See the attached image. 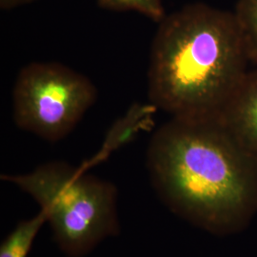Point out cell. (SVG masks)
<instances>
[{
    "label": "cell",
    "mask_w": 257,
    "mask_h": 257,
    "mask_svg": "<svg viewBox=\"0 0 257 257\" xmlns=\"http://www.w3.org/2000/svg\"><path fill=\"white\" fill-rule=\"evenodd\" d=\"M156 110L157 109L152 103L133 104L127 112L111 125L99 152L92 160L81 166L83 169L88 170L89 167L103 161L113 152L133 142L141 132L153 126V115Z\"/></svg>",
    "instance_id": "8992f818"
},
{
    "label": "cell",
    "mask_w": 257,
    "mask_h": 257,
    "mask_svg": "<svg viewBox=\"0 0 257 257\" xmlns=\"http://www.w3.org/2000/svg\"><path fill=\"white\" fill-rule=\"evenodd\" d=\"M47 222L40 211L36 216L19 222L0 246V257H27L38 231Z\"/></svg>",
    "instance_id": "52a82bcc"
},
{
    "label": "cell",
    "mask_w": 257,
    "mask_h": 257,
    "mask_svg": "<svg viewBox=\"0 0 257 257\" xmlns=\"http://www.w3.org/2000/svg\"><path fill=\"white\" fill-rule=\"evenodd\" d=\"M1 179L39 205L55 243L68 257L85 256L103 240L119 234L116 187L82 167L52 161Z\"/></svg>",
    "instance_id": "3957f363"
},
{
    "label": "cell",
    "mask_w": 257,
    "mask_h": 257,
    "mask_svg": "<svg viewBox=\"0 0 257 257\" xmlns=\"http://www.w3.org/2000/svg\"><path fill=\"white\" fill-rule=\"evenodd\" d=\"M233 15L248 61L257 67V0H238Z\"/></svg>",
    "instance_id": "ba28073f"
},
{
    "label": "cell",
    "mask_w": 257,
    "mask_h": 257,
    "mask_svg": "<svg viewBox=\"0 0 257 257\" xmlns=\"http://www.w3.org/2000/svg\"><path fill=\"white\" fill-rule=\"evenodd\" d=\"M97 4L110 11H135L158 23L166 17L162 0H97Z\"/></svg>",
    "instance_id": "9c48e42d"
},
{
    "label": "cell",
    "mask_w": 257,
    "mask_h": 257,
    "mask_svg": "<svg viewBox=\"0 0 257 257\" xmlns=\"http://www.w3.org/2000/svg\"><path fill=\"white\" fill-rule=\"evenodd\" d=\"M233 12L193 3L166 16L154 37L148 96L179 118H218L248 73Z\"/></svg>",
    "instance_id": "7a4b0ae2"
},
{
    "label": "cell",
    "mask_w": 257,
    "mask_h": 257,
    "mask_svg": "<svg viewBox=\"0 0 257 257\" xmlns=\"http://www.w3.org/2000/svg\"><path fill=\"white\" fill-rule=\"evenodd\" d=\"M147 168L166 207L211 234H237L256 215L257 158L218 118L172 117L150 140Z\"/></svg>",
    "instance_id": "6da1fadb"
},
{
    "label": "cell",
    "mask_w": 257,
    "mask_h": 257,
    "mask_svg": "<svg viewBox=\"0 0 257 257\" xmlns=\"http://www.w3.org/2000/svg\"><path fill=\"white\" fill-rule=\"evenodd\" d=\"M37 0H0V7L3 10H11L30 4Z\"/></svg>",
    "instance_id": "30bf717a"
},
{
    "label": "cell",
    "mask_w": 257,
    "mask_h": 257,
    "mask_svg": "<svg viewBox=\"0 0 257 257\" xmlns=\"http://www.w3.org/2000/svg\"><path fill=\"white\" fill-rule=\"evenodd\" d=\"M84 74L60 63L24 66L13 89V117L19 128L49 142L70 135L97 99Z\"/></svg>",
    "instance_id": "277c9868"
},
{
    "label": "cell",
    "mask_w": 257,
    "mask_h": 257,
    "mask_svg": "<svg viewBox=\"0 0 257 257\" xmlns=\"http://www.w3.org/2000/svg\"><path fill=\"white\" fill-rule=\"evenodd\" d=\"M218 119L239 144L257 158V67L248 71Z\"/></svg>",
    "instance_id": "5b68a950"
}]
</instances>
